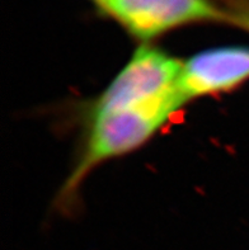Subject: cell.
I'll list each match as a JSON object with an SVG mask.
<instances>
[{
	"mask_svg": "<svg viewBox=\"0 0 249 250\" xmlns=\"http://www.w3.org/2000/svg\"><path fill=\"white\" fill-rule=\"evenodd\" d=\"M99 12L130 36L149 42L173 29L196 23H226L214 0H93Z\"/></svg>",
	"mask_w": 249,
	"mask_h": 250,
	"instance_id": "cell-3",
	"label": "cell"
},
{
	"mask_svg": "<svg viewBox=\"0 0 249 250\" xmlns=\"http://www.w3.org/2000/svg\"><path fill=\"white\" fill-rule=\"evenodd\" d=\"M182 63L164 50L142 43L85 111L139 107L178 94Z\"/></svg>",
	"mask_w": 249,
	"mask_h": 250,
	"instance_id": "cell-2",
	"label": "cell"
},
{
	"mask_svg": "<svg viewBox=\"0 0 249 250\" xmlns=\"http://www.w3.org/2000/svg\"><path fill=\"white\" fill-rule=\"evenodd\" d=\"M219 5L226 13L229 24L249 32V0H220Z\"/></svg>",
	"mask_w": 249,
	"mask_h": 250,
	"instance_id": "cell-5",
	"label": "cell"
},
{
	"mask_svg": "<svg viewBox=\"0 0 249 250\" xmlns=\"http://www.w3.org/2000/svg\"><path fill=\"white\" fill-rule=\"evenodd\" d=\"M184 105L181 94H174L139 107L85 111L82 147L73 170L57 194V207L71 208L91 171L108 160L121 158L145 145Z\"/></svg>",
	"mask_w": 249,
	"mask_h": 250,
	"instance_id": "cell-1",
	"label": "cell"
},
{
	"mask_svg": "<svg viewBox=\"0 0 249 250\" xmlns=\"http://www.w3.org/2000/svg\"><path fill=\"white\" fill-rule=\"evenodd\" d=\"M249 80V47L208 48L183 61L178 90L184 103L233 92Z\"/></svg>",
	"mask_w": 249,
	"mask_h": 250,
	"instance_id": "cell-4",
	"label": "cell"
}]
</instances>
